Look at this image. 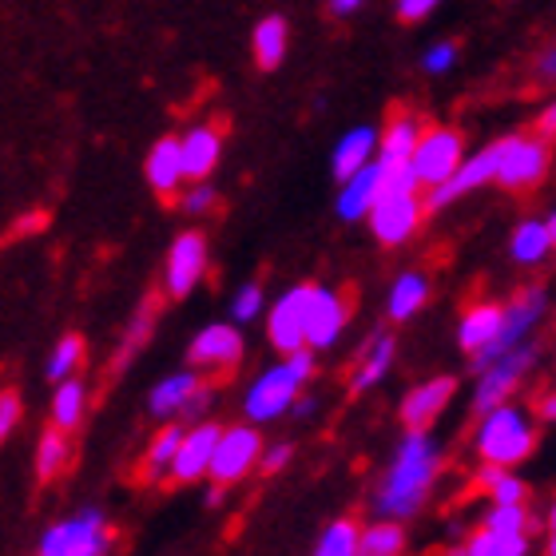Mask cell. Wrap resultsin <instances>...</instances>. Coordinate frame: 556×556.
Masks as SVG:
<instances>
[{"mask_svg":"<svg viewBox=\"0 0 556 556\" xmlns=\"http://www.w3.org/2000/svg\"><path fill=\"white\" fill-rule=\"evenodd\" d=\"M374 160H378V128L374 124H354V128L338 136L334 151H330V175H334V184H342L346 175H354Z\"/></svg>","mask_w":556,"mask_h":556,"instance_id":"cell-27","label":"cell"},{"mask_svg":"<svg viewBox=\"0 0 556 556\" xmlns=\"http://www.w3.org/2000/svg\"><path fill=\"white\" fill-rule=\"evenodd\" d=\"M465 155H469V143H465L462 128H453V124H426L414 151H409V175H414V184L421 191H433V187H441L462 167Z\"/></svg>","mask_w":556,"mask_h":556,"instance_id":"cell-9","label":"cell"},{"mask_svg":"<svg viewBox=\"0 0 556 556\" xmlns=\"http://www.w3.org/2000/svg\"><path fill=\"white\" fill-rule=\"evenodd\" d=\"M438 556H469V548H465V536H453V541H445V545L438 548Z\"/></svg>","mask_w":556,"mask_h":556,"instance_id":"cell-52","label":"cell"},{"mask_svg":"<svg viewBox=\"0 0 556 556\" xmlns=\"http://www.w3.org/2000/svg\"><path fill=\"white\" fill-rule=\"evenodd\" d=\"M481 529H501V533H541V513L529 505V501H517V505H485L477 513Z\"/></svg>","mask_w":556,"mask_h":556,"instance_id":"cell-36","label":"cell"},{"mask_svg":"<svg viewBox=\"0 0 556 556\" xmlns=\"http://www.w3.org/2000/svg\"><path fill=\"white\" fill-rule=\"evenodd\" d=\"M533 417L541 421V426H553L556 429V382L553 386H545V390H536V397H533Z\"/></svg>","mask_w":556,"mask_h":556,"instance_id":"cell-47","label":"cell"},{"mask_svg":"<svg viewBox=\"0 0 556 556\" xmlns=\"http://www.w3.org/2000/svg\"><path fill=\"white\" fill-rule=\"evenodd\" d=\"M382 187H386V172H382V163L378 160L366 163V167H358L354 175H346V179L338 184V195H334L338 223H366L374 199L382 195Z\"/></svg>","mask_w":556,"mask_h":556,"instance_id":"cell-22","label":"cell"},{"mask_svg":"<svg viewBox=\"0 0 556 556\" xmlns=\"http://www.w3.org/2000/svg\"><path fill=\"white\" fill-rule=\"evenodd\" d=\"M294 453H299V445H294L290 438L267 441V445H263V457H258V473L275 477V473H282V469H290Z\"/></svg>","mask_w":556,"mask_h":556,"instance_id":"cell-42","label":"cell"},{"mask_svg":"<svg viewBox=\"0 0 556 556\" xmlns=\"http://www.w3.org/2000/svg\"><path fill=\"white\" fill-rule=\"evenodd\" d=\"M533 80L536 84H556V45L541 48V56L533 60Z\"/></svg>","mask_w":556,"mask_h":556,"instance_id":"cell-48","label":"cell"},{"mask_svg":"<svg viewBox=\"0 0 556 556\" xmlns=\"http://www.w3.org/2000/svg\"><path fill=\"white\" fill-rule=\"evenodd\" d=\"M88 402H92V394H88V382L84 378H64V382H56V390H52V406H48V417H52V426L64 429V433H76V429L84 426V417H88Z\"/></svg>","mask_w":556,"mask_h":556,"instance_id":"cell-32","label":"cell"},{"mask_svg":"<svg viewBox=\"0 0 556 556\" xmlns=\"http://www.w3.org/2000/svg\"><path fill=\"white\" fill-rule=\"evenodd\" d=\"M441 0H397L394 12L402 24H421L426 16H433V9H438Z\"/></svg>","mask_w":556,"mask_h":556,"instance_id":"cell-45","label":"cell"},{"mask_svg":"<svg viewBox=\"0 0 556 556\" xmlns=\"http://www.w3.org/2000/svg\"><path fill=\"white\" fill-rule=\"evenodd\" d=\"M421 128H426V119L417 116V112H409V108L390 112V119L378 128V163L382 167H406Z\"/></svg>","mask_w":556,"mask_h":556,"instance_id":"cell-26","label":"cell"},{"mask_svg":"<svg viewBox=\"0 0 556 556\" xmlns=\"http://www.w3.org/2000/svg\"><path fill=\"white\" fill-rule=\"evenodd\" d=\"M545 223H548V235H553V243H556V207L545 215Z\"/></svg>","mask_w":556,"mask_h":556,"instance_id":"cell-53","label":"cell"},{"mask_svg":"<svg viewBox=\"0 0 556 556\" xmlns=\"http://www.w3.org/2000/svg\"><path fill=\"white\" fill-rule=\"evenodd\" d=\"M465 548H469V556H536V536L533 533H501V529L469 525Z\"/></svg>","mask_w":556,"mask_h":556,"instance_id":"cell-33","label":"cell"},{"mask_svg":"<svg viewBox=\"0 0 556 556\" xmlns=\"http://www.w3.org/2000/svg\"><path fill=\"white\" fill-rule=\"evenodd\" d=\"M318 406H323V402H318V397L306 390V394H302L299 402L290 406V421H311V417H318Z\"/></svg>","mask_w":556,"mask_h":556,"instance_id":"cell-49","label":"cell"},{"mask_svg":"<svg viewBox=\"0 0 556 556\" xmlns=\"http://www.w3.org/2000/svg\"><path fill=\"white\" fill-rule=\"evenodd\" d=\"M362 556H409V525L366 517L362 521Z\"/></svg>","mask_w":556,"mask_h":556,"instance_id":"cell-35","label":"cell"},{"mask_svg":"<svg viewBox=\"0 0 556 556\" xmlns=\"http://www.w3.org/2000/svg\"><path fill=\"white\" fill-rule=\"evenodd\" d=\"M155 323H160V302L143 299L136 306V314L128 318V326H124L119 342H116V354H112V374H124L131 362L143 354V346H148L151 334H155Z\"/></svg>","mask_w":556,"mask_h":556,"instance_id":"cell-30","label":"cell"},{"mask_svg":"<svg viewBox=\"0 0 556 556\" xmlns=\"http://www.w3.org/2000/svg\"><path fill=\"white\" fill-rule=\"evenodd\" d=\"M211 275V239L199 227H187L172 239L167 255H163V278L160 290L163 299L184 302L191 299Z\"/></svg>","mask_w":556,"mask_h":556,"instance_id":"cell-11","label":"cell"},{"mask_svg":"<svg viewBox=\"0 0 556 556\" xmlns=\"http://www.w3.org/2000/svg\"><path fill=\"white\" fill-rule=\"evenodd\" d=\"M429 219L426 207V191L421 187H402V184H386L382 195L374 199L370 215H366V231L378 247L386 251H397V247H409L421 235Z\"/></svg>","mask_w":556,"mask_h":556,"instance_id":"cell-6","label":"cell"},{"mask_svg":"<svg viewBox=\"0 0 556 556\" xmlns=\"http://www.w3.org/2000/svg\"><path fill=\"white\" fill-rule=\"evenodd\" d=\"M223 148H227V136H223L219 124H195L179 136V151H184V175L187 184H203L219 172Z\"/></svg>","mask_w":556,"mask_h":556,"instance_id":"cell-23","label":"cell"},{"mask_svg":"<svg viewBox=\"0 0 556 556\" xmlns=\"http://www.w3.org/2000/svg\"><path fill=\"white\" fill-rule=\"evenodd\" d=\"M175 203H179V211L191 215V219H207V215L219 211V187L211 184V179H203V184H184V191L175 195Z\"/></svg>","mask_w":556,"mask_h":556,"instance_id":"cell-40","label":"cell"},{"mask_svg":"<svg viewBox=\"0 0 556 556\" xmlns=\"http://www.w3.org/2000/svg\"><path fill=\"white\" fill-rule=\"evenodd\" d=\"M553 172V139L536 131H509L497 139V179L493 187L509 195H529Z\"/></svg>","mask_w":556,"mask_h":556,"instance_id":"cell-7","label":"cell"},{"mask_svg":"<svg viewBox=\"0 0 556 556\" xmlns=\"http://www.w3.org/2000/svg\"><path fill=\"white\" fill-rule=\"evenodd\" d=\"M263 429L251 426V421H231V426H223L219 441H215V453H211V469H207V481L215 489H235L243 485L247 477L258 473V457H263Z\"/></svg>","mask_w":556,"mask_h":556,"instance_id":"cell-10","label":"cell"},{"mask_svg":"<svg viewBox=\"0 0 556 556\" xmlns=\"http://www.w3.org/2000/svg\"><path fill=\"white\" fill-rule=\"evenodd\" d=\"M219 433H223V421H215V417L191 421V426L184 429V441H179V453H175L167 481H172V485H199V481H207L211 453H215Z\"/></svg>","mask_w":556,"mask_h":556,"instance_id":"cell-18","label":"cell"},{"mask_svg":"<svg viewBox=\"0 0 556 556\" xmlns=\"http://www.w3.org/2000/svg\"><path fill=\"white\" fill-rule=\"evenodd\" d=\"M469 489H473L485 505H517V501L533 497L529 481H525L517 469H501V465H477Z\"/></svg>","mask_w":556,"mask_h":556,"instance_id":"cell-28","label":"cell"},{"mask_svg":"<svg viewBox=\"0 0 556 556\" xmlns=\"http://www.w3.org/2000/svg\"><path fill=\"white\" fill-rule=\"evenodd\" d=\"M536 136H545V139H556V96L548 100L541 112H536Z\"/></svg>","mask_w":556,"mask_h":556,"instance_id":"cell-50","label":"cell"},{"mask_svg":"<svg viewBox=\"0 0 556 556\" xmlns=\"http://www.w3.org/2000/svg\"><path fill=\"white\" fill-rule=\"evenodd\" d=\"M354 318V302L346 290L330 287V282H311V299H306V350L326 354L334 350L350 330Z\"/></svg>","mask_w":556,"mask_h":556,"instance_id":"cell-13","label":"cell"},{"mask_svg":"<svg viewBox=\"0 0 556 556\" xmlns=\"http://www.w3.org/2000/svg\"><path fill=\"white\" fill-rule=\"evenodd\" d=\"M184 421H160V429L151 433L148 450L139 457V481L143 485H160L172 473V462L179 453V441H184Z\"/></svg>","mask_w":556,"mask_h":556,"instance_id":"cell-29","label":"cell"},{"mask_svg":"<svg viewBox=\"0 0 556 556\" xmlns=\"http://www.w3.org/2000/svg\"><path fill=\"white\" fill-rule=\"evenodd\" d=\"M267 287L258 282V278H247V282H239L231 294V302H227V318H231L235 326H251V323H263V314H267Z\"/></svg>","mask_w":556,"mask_h":556,"instance_id":"cell-38","label":"cell"},{"mask_svg":"<svg viewBox=\"0 0 556 556\" xmlns=\"http://www.w3.org/2000/svg\"><path fill=\"white\" fill-rule=\"evenodd\" d=\"M215 402H219V390H215V382H211V378H203V386L191 394V402H187V409H184V426L211 417V406H215Z\"/></svg>","mask_w":556,"mask_h":556,"instance_id":"cell-43","label":"cell"},{"mask_svg":"<svg viewBox=\"0 0 556 556\" xmlns=\"http://www.w3.org/2000/svg\"><path fill=\"white\" fill-rule=\"evenodd\" d=\"M314 374H318V354L314 350H290V354H278L270 366L247 382L243 397H239V409H243V421L251 426H275V421H287L290 406L299 402L306 390H311Z\"/></svg>","mask_w":556,"mask_h":556,"instance_id":"cell-3","label":"cell"},{"mask_svg":"<svg viewBox=\"0 0 556 556\" xmlns=\"http://www.w3.org/2000/svg\"><path fill=\"white\" fill-rule=\"evenodd\" d=\"M541 450V421L525 402H501V406L473 414L469 426V453L477 465H501V469H521Z\"/></svg>","mask_w":556,"mask_h":556,"instance_id":"cell-2","label":"cell"},{"mask_svg":"<svg viewBox=\"0 0 556 556\" xmlns=\"http://www.w3.org/2000/svg\"><path fill=\"white\" fill-rule=\"evenodd\" d=\"M362 4H366V0H326L330 16H354V12H358Z\"/></svg>","mask_w":556,"mask_h":556,"instance_id":"cell-51","label":"cell"},{"mask_svg":"<svg viewBox=\"0 0 556 556\" xmlns=\"http://www.w3.org/2000/svg\"><path fill=\"white\" fill-rule=\"evenodd\" d=\"M541 358H545V342L529 338L521 346H513L505 354H497L493 362H485L481 370H473L469 414H485V409L501 406V402H513L529 386V378L541 370Z\"/></svg>","mask_w":556,"mask_h":556,"instance_id":"cell-4","label":"cell"},{"mask_svg":"<svg viewBox=\"0 0 556 556\" xmlns=\"http://www.w3.org/2000/svg\"><path fill=\"white\" fill-rule=\"evenodd\" d=\"M429 302H433V278H429V270L406 267L390 278L386 299H382V314L390 326H406L426 311Z\"/></svg>","mask_w":556,"mask_h":556,"instance_id":"cell-19","label":"cell"},{"mask_svg":"<svg viewBox=\"0 0 556 556\" xmlns=\"http://www.w3.org/2000/svg\"><path fill=\"white\" fill-rule=\"evenodd\" d=\"M311 556H362V521L346 513L330 517L314 536Z\"/></svg>","mask_w":556,"mask_h":556,"instance_id":"cell-34","label":"cell"},{"mask_svg":"<svg viewBox=\"0 0 556 556\" xmlns=\"http://www.w3.org/2000/svg\"><path fill=\"white\" fill-rule=\"evenodd\" d=\"M112 545H116V533H112L108 513L100 505H84L48 525L40 533L36 556H108Z\"/></svg>","mask_w":556,"mask_h":556,"instance_id":"cell-8","label":"cell"},{"mask_svg":"<svg viewBox=\"0 0 556 556\" xmlns=\"http://www.w3.org/2000/svg\"><path fill=\"white\" fill-rule=\"evenodd\" d=\"M462 394L457 374H429L406 386V394L397 397V426L402 429H438V421L450 414V406Z\"/></svg>","mask_w":556,"mask_h":556,"instance_id":"cell-14","label":"cell"},{"mask_svg":"<svg viewBox=\"0 0 556 556\" xmlns=\"http://www.w3.org/2000/svg\"><path fill=\"white\" fill-rule=\"evenodd\" d=\"M36 481H56L64 469L72 465V438L64 433V429L48 426L45 433H40V441H36Z\"/></svg>","mask_w":556,"mask_h":556,"instance_id":"cell-37","label":"cell"},{"mask_svg":"<svg viewBox=\"0 0 556 556\" xmlns=\"http://www.w3.org/2000/svg\"><path fill=\"white\" fill-rule=\"evenodd\" d=\"M143 179L163 203H175V195L184 191V151H179V136H160L151 143L148 160H143Z\"/></svg>","mask_w":556,"mask_h":556,"instance_id":"cell-24","label":"cell"},{"mask_svg":"<svg viewBox=\"0 0 556 556\" xmlns=\"http://www.w3.org/2000/svg\"><path fill=\"white\" fill-rule=\"evenodd\" d=\"M445 469H450V453L433 429H402V438L394 441V450L366 493V513L402 525L417 521L445 481Z\"/></svg>","mask_w":556,"mask_h":556,"instance_id":"cell-1","label":"cell"},{"mask_svg":"<svg viewBox=\"0 0 556 556\" xmlns=\"http://www.w3.org/2000/svg\"><path fill=\"white\" fill-rule=\"evenodd\" d=\"M505 255L517 270H541L553 263L556 255V243L553 235H548V223L545 215H525V219L513 223L509 239H505Z\"/></svg>","mask_w":556,"mask_h":556,"instance_id":"cell-21","label":"cell"},{"mask_svg":"<svg viewBox=\"0 0 556 556\" xmlns=\"http://www.w3.org/2000/svg\"><path fill=\"white\" fill-rule=\"evenodd\" d=\"M536 556H556V497L548 501V509L541 513V541H536Z\"/></svg>","mask_w":556,"mask_h":556,"instance_id":"cell-46","label":"cell"},{"mask_svg":"<svg viewBox=\"0 0 556 556\" xmlns=\"http://www.w3.org/2000/svg\"><path fill=\"white\" fill-rule=\"evenodd\" d=\"M21 417H24L21 394H16V390H0V441H4L12 429L21 426Z\"/></svg>","mask_w":556,"mask_h":556,"instance_id":"cell-44","label":"cell"},{"mask_svg":"<svg viewBox=\"0 0 556 556\" xmlns=\"http://www.w3.org/2000/svg\"><path fill=\"white\" fill-rule=\"evenodd\" d=\"M287 48H290V24L287 16H263V21L251 28V56L263 72H275L282 68V60H287Z\"/></svg>","mask_w":556,"mask_h":556,"instance_id":"cell-31","label":"cell"},{"mask_svg":"<svg viewBox=\"0 0 556 556\" xmlns=\"http://www.w3.org/2000/svg\"><path fill=\"white\" fill-rule=\"evenodd\" d=\"M457 60H462L457 40H433V45L421 52V72H426V76H450V72L457 68Z\"/></svg>","mask_w":556,"mask_h":556,"instance_id":"cell-41","label":"cell"},{"mask_svg":"<svg viewBox=\"0 0 556 556\" xmlns=\"http://www.w3.org/2000/svg\"><path fill=\"white\" fill-rule=\"evenodd\" d=\"M493 179H497V139H493V143H485V148L469 151V155L462 160V167H457L445 184L433 187V191H426L429 215L450 211L453 203H462V199L477 195V191H485V187H493Z\"/></svg>","mask_w":556,"mask_h":556,"instance_id":"cell-16","label":"cell"},{"mask_svg":"<svg viewBox=\"0 0 556 556\" xmlns=\"http://www.w3.org/2000/svg\"><path fill=\"white\" fill-rule=\"evenodd\" d=\"M199 386H203V374L191 370V366L163 374L160 382L148 390V414L155 417V421H184V409Z\"/></svg>","mask_w":556,"mask_h":556,"instance_id":"cell-25","label":"cell"},{"mask_svg":"<svg viewBox=\"0 0 556 556\" xmlns=\"http://www.w3.org/2000/svg\"><path fill=\"white\" fill-rule=\"evenodd\" d=\"M247 362V334L243 326H235L231 318H219V323L199 326L191 342H187V366L199 370L203 378L219 374V378H231V374L243 370Z\"/></svg>","mask_w":556,"mask_h":556,"instance_id":"cell-12","label":"cell"},{"mask_svg":"<svg viewBox=\"0 0 556 556\" xmlns=\"http://www.w3.org/2000/svg\"><path fill=\"white\" fill-rule=\"evenodd\" d=\"M548 314H553V290H548L541 278L521 282V287L505 299V318H501L497 338H493L477 358H469V374L481 370L485 362H493L497 354H505V350L521 346V342H529V338H541Z\"/></svg>","mask_w":556,"mask_h":556,"instance_id":"cell-5","label":"cell"},{"mask_svg":"<svg viewBox=\"0 0 556 556\" xmlns=\"http://www.w3.org/2000/svg\"><path fill=\"white\" fill-rule=\"evenodd\" d=\"M397 338L390 330H374L366 342H362L358 358L350 362V374H346V394L350 397H370L378 386L394 374L397 366Z\"/></svg>","mask_w":556,"mask_h":556,"instance_id":"cell-17","label":"cell"},{"mask_svg":"<svg viewBox=\"0 0 556 556\" xmlns=\"http://www.w3.org/2000/svg\"><path fill=\"white\" fill-rule=\"evenodd\" d=\"M501 318H505V299L465 302V311L457 314V326H453V342H457V350H462L465 358H477L497 338Z\"/></svg>","mask_w":556,"mask_h":556,"instance_id":"cell-20","label":"cell"},{"mask_svg":"<svg viewBox=\"0 0 556 556\" xmlns=\"http://www.w3.org/2000/svg\"><path fill=\"white\" fill-rule=\"evenodd\" d=\"M80 366H84V338L80 334H64L56 346L48 350L45 378L56 386V382H64V378H72V374H80Z\"/></svg>","mask_w":556,"mask_h":556,"instance_id":"cell-39","label":"cell"},{"mask_svg":"<svg viewBox=\"0 0 556 556\" xmlns=\"http://www.w3.org/2000/svg\"><path fill=\"white\" fill-rule=\"evenodd\" d=\"M306 299H311V282H290L267 302L263 314V334H267L275 354L306 346Z\"/></svg>","mask_w":556,"mask_h":556,"instance_id":"cell-15","label":"cell"}]
</instances>
